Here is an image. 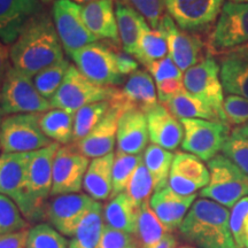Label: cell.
I'll return each mask as SVG.
<instances>
[{
	"label": "cell",
	"mask_w": 248,
	"mask_h": 248,
	"mask_svg": "<svg viewBox=\"0 0 248 248\" xmlns=\"http://www.w3.org/2000/svg\"><path fill=\"white\" fill-rule=\"evenodd\" d=\"M63 47L51 15L40 11L30 18L9 48L12 66L32 77L63 60Z\"/></svg>",
	"instance_id": "6da1fadb"
},
{
	"label": "cell",
	"mask_w": 248,
	"mask_h": 248,
	"mask_svg": "<svg viewBox=\"0 0 248 248\" xmlns=\"http://www.w3.org/2000/svg\"><path fill=\"white\" fill-rule=\"evenodd\" d=\"M179 231L198 248H237L230 229V210L206 198L194 201Z\"/></svg>",
	"instance_id": "7a4b0ae2"
},
{
	"label": "cell",
	"mask_w": 248,
	"mask_h": 248,
	"mask_svg": "<svg viewBox=\"0 0 248 248\" xmlns=\"http://www.w3.org/2000/svg\"><path fill=\"white\" fill-rule=\"evenodd\" d=\"M59 147L58 142H53L31 153L27 171V206L23 214L28 222L45 219V208L52 192L53 162Z\"/></svg>",
	"instance_id": "3957f363"
},
{
	"label": "cell",
	"mask_w": 248,
	"mask_h": 248,
	"mask_svg": "<svg viewBox=\"0 0 248 248\" xmlns=\"http://www.w3.org/2000/svg\"><path fill=\"white\" fill-rule=\"evenodd\" d=\"M210 181L200 191V197L210 199L226 208H232L238 201L248 197V176L224 156L216 155L208 161Z\"/></svg>",
	"instance_id": "277c9868"
},
{
	"label": "cell",
	"mask_w": 248,
	"mask_h": 248,
	"mask_svg": "<svg viewBox=\"0 0 248 248\" xmlns=\"http://www.w3.org/2000/svg\"><path fill=\"white\" fill-rule=\"evenodd\" d=\"M52 107L36 89L32 77L9 66L0 86V108L5 115L43 114Z\"/></svg>",
	"instance_id": "5b68a950"
},
{
	"label": "cell",
	"mask_w": 248,
	"mask_h": 248,
	"mask_svg": "<svg viewBox=\"0 0 248 248\" xmlns=\"http://www.w3.org/2000/svg\"><path fill=\"white\" fill-rule=\"evenodd\" d=\"M115 86H102L93 83L70 64L60 88L51 99L52 107L73 114L82 107L99 101H109L115 94Z\"/></svg>",
	"instance_id": "8992f818"
},
{
	"label": "cell",
	"mask_w": 248,
	"mask_h": 248,
	"mask_svg": "<svg viewBox=\"0 0 248 248\" xmlns=\"http://www.w3.org/2000/svg\"><path fill=\"white\" fill-rule=\"evenodd\" d=\"M42 114H14L4 117L0 124L2 153H32L54 141L40 128Z\"/></svg>",
	"instance_id": "52a82bcc"
},
{
	"label": "cell",
	"mask_w": 248,
	"mask_h": 248,
	"mask_svg": "<svg viewBox=\"0 0 248 248\" xmlns=\"http://www.w3.org/2000/svg\"><path fill=\"white\" fill-rule=\"evenodd\" d=\"M184 128L182 148L202 161H210L222 151L230 133L229 123L200 119L181 120Z\"/></svg>",
	"instance_id": "ba28073f"
},
{
	"label": "cell",
	"mask_w": 248,
	"mask_h": 248,
	"mask_svg": "<svg viewBox=\"0 0 248 248\" xmlns=\"http://www.w3.org/2000/svg\"><path fill=\"white\" fill-rule=\"evenodd\" d=\"M80 73L91 82L102 86H115L123 76L117 68L116 49L110 44L92 43L70 55Z\"/></svg>",
	"instance_id": "9c48e42d"
},
{
	"label": "cell",
	"mask_w": 248,
	"mask_h": 248,
	"mask_svg": "<svg viewBox=\"0 0 248 248\" xmlns=\"http://www.w3.org/2000/svg\"><path fill=\"white\" fill-rule=\"evenodd\" d=\"M219 70L221 67L217 61L208 55L185 71L183 83L186 91L212 107L223 122L228 123L223 108L224 90L219 78Z\"/></svg>",
	"instance_id": "30bf717a"
},
{
	"label": "cell",
	"mask_w": 248,
	"mask_h": 248,
	"mask_svg": "<svg viewBox=\"0 0 248 248\" xmlns=\"http://www.w3.org/2000/svg\"><path fill=\"white\" fill-rule=\"evenodd\" d=\"M52 17L59 38L67 54L97 42L90 32L82 17V6L73 0H55Z\"/></svg>",
	"instance_id": "8fae6325"
},
{
	"label": "cell",
	"mask_w": 248,
	"mask_h": 248,
	"mask_svg": "<svg viewBox=\"0 0 248 248\" xmlns=\"http://www.w3.org/2000/svg\"><path fill=\"white\" fill-rule=\"evenodd\" d=\"M89 164V157L79 153L73 144L59 147L53 162L51 197L78 193Z\"/></svg>",
	"instance_id": "7c38bea8"
},
{
	"label": "cell",
	"mask_w": 248,
	"mask_h": 248,
	"mask_svg": "<svg viewBox=\"0 0 248 248\" xmlns=\"http://www.w3.org/2000/svg\"><path fill=\"white\" fill-rule=\"evenodd\" d=\"M94 201L86 193L57 195L46 204L45 219L64 237H75L79 223Z\"/></svg>",
	"instance_id": "4fadbf2b"
},
{
	"label": "cell",
	"mask_w": 248,
	"mask_h": 248,
	"mask_svg": "<svg viewBox=\"0 0 248 248\" xmlns=\"http://www.w3.org/2000/svg\"><path fill=\"white\" fill-rule=\"evenodd\" d=\"M248 43V4L228 1L223 5L213 33L212 44L218 54Z\"/></svg>",
	"instance_id": "5bb4252c"
},
{
	"label": "cell",
	"mask_w": 248,
	"mask_h": 248,
	"mask_svg": "<svg viewBox=\"0 0 248 248\" xmlns=\"http://www.w3.org/2000/svg\"><path fill=\"white\" fill-rule=\"evenodd\" d=\"M109 104L110 107L117 108L122 113L132 109L148 113L159 104L153 77L146 70L135 71L129 76L123 89L116 90Z\"/></svg>",
	"instance_id": "9a60e30c"
},
{
	"label": "cell",
	"mask_w": 248,
	"mask_h": 248,
	"mask_svg": "<svg viewBox=\"0 0 248 248\" xmlns=\"http://www.w3.org/2000/svg\"><path fill=\"white\" fill-rule=\"evenodd\" d=\"M223 2L224 0H166V11L182 30L199 31L216 20Z\"/></svg>",
	"instance_id": "2e32d148"
},
{
	"label": "cell",
	"mask_w": 248,
	"mask_h": 248,
	"mask_svg": "<svg viewBox=\"0 0 248 248\" xmlns=\"http://www.w3.org/2000/svg\"><path fill=\"white\" fill-rule=\"evenodd\" d=\"M209 181V169L202 160L184 152L175 154L168 179V186L172 191L181 195L197 194L208 185Z\"/></svg>",
	"instance_id": "e0dca14e"
},
{
	"label": "cell",
	"mask_w": 248,
	"mask_h": 248,
	"mask_svg": "<svg viewBox=\"0 0 248 248\" xmlns=\"http://www.w3.org/2000/svg\"><path fill=\"white\" fill-rule=\"evenodd\" d=\"M168 43V55L182 71H185L200 62L203 43L197 35L182 30L175 21L166 14L159 28Z\"/></svg>",
	"instance_id": "ac0fdd59"
},
{
	"label": "cell",
	"mask_w": 248,
	"mask_h": 248,
	"mask_svg": "<svg viewBox=\"0 0 248 248\" xmlns=\"http://www.w3.org/2000/svg\"><path fill=\"white\" fill-rule=\"evenodd\" d=\"M31 153H2L0 155V194L11 198L22 215L27 206V171Z\"/></svg>",
	"instance_id": "d6986e66"
},
{
	"label": "cell",
	"mask_w": 248,
	"mask_h": 248,
	"mask_svg": "<svg viewBox=\"0 0 248 248\" xmlns=\"http://www.w3.org/2000/svg\"><path fill=\"white\" fill-rule=\"evenodd\" d=\"M122 111L110 107L104 120L80 140L73 142L74 147L89 159H97L113 153L117 137V126Z\"/></svg>",
	"instance_id": "ffe728a7"
},
{
	"label": "cell",
	"mask_w": 248,
	"mask_h": 248,
	"mask_svg": "<svg viewBox=\"0 0 248 248\" xmlns=\"http://www.w3.org/2000/svg\"><path fill=\"white\" fill-rule=\"evenodd\" d=\"M146 117L152 144L170 152L182 145L184 128L181 121L173 115L168 107L159 102L153 109L146 113Z\"/></svg>",
	"instance_id": "44dd1931"
},
{
	"label": "cell",
	"mask_w": 248,
	"mask_h": 248,
	"mask_svg": "<svg viewBox=\"0 0 248 248\" xmlns=\"http://www.w3.org/2000/svg\"><path fill=\"white\" fill-rule=\"evenodd\" d=\"M42 11L39 0H0V40L13 44L33 15Z\"/></svg>",
	"instance_id": "7402d4cb"
},
{
	"label": "cell",
	"mask_w": 248,
	"mask_h": 248,
	"mask_svg": "<svg viewBox=\"0 0 248 248\" xmlns=\"http://www.w3.org/2000/svg\"><path fill=\"white\" fill-rule=\"evenodd\" d=\"M197 197V194L181 195L167 185L154 192L150 199V206L161 223L171 232L181 226Z\"/></svg>",
	"instance_id": "603a6c76"
},
{
	"label": "cell",
	"mask_w": 248,
	"mask_h": 248,
	"mask_svg": "<svg viewBox=\"0 0 248 248\" xmlns=\"http://www.w3.org/2000/svg\"><path fill=\"white\" fill-rule=\"evenodd\" d=\"M150 140L146 114L132 109L123 113L117 126V151L125 154L139 155L146 150Z\"/></svg>",
	"instance_id": "cb8c5ba5"
},
{
	"label": "cell",
	"mask_w": 248,
	"mask_h": 248,
	"mask_svg": "<svg viewBox=\"0 0 248 248\" xmlns=\"http://www.w3.org/2000/svg\"><path fill=\"white\" fill-rule=\"evenodd\" d=\"M82 17L90 32L98 40L120 42L114 0H94L82 6Z\"/></svg>",
	"instance_id": "d4e9b609"
},
{
	"label": "cell",
	"mask_w": 248,
	"mask_h": 248,
	"mask_svg": "<svg viewBox=\"0 0 248 248\" xmlns=\"http://www.w3.org/2000/svg\"><path fill=\"white\" fill-rule=\"evenodd\" d=\"M115 154L93 159L86 170L83 188L93 200L104 201L110 198L113 191V164Z\"/></svg>",
	"instance_id": "484cf974"
},
{
	"label": "cell",
	"mask_w": 248,
	"mask_h": 248,
	"mask_svg": "<svg viewBox=\"0 0 248 248\" xmlns=\"http://www.w3.org/2000/svg\"><path fill=\"white\" fill-rule=\"evenodd\" d=\"M139 208L140 207L136 206L125 193L116 195L104 207L105 224L135 235Z\"/></svg>",
	"instance_id": "4316f807"
},
{
	"label": "cell",
	"mask_w": 248,
	"mask_h": 248,
	"mask_svg": "<svg viewBox=\"0 0 248 248\" xmlns=\"http://www.w3.org/2000/svg\"><path fill=\"white\" fill-rule=\"evenodd\" d=\"M115 15L119 29L120 43L125 53L133 55L137 48L141 26L146 22L145 17L124 0H117Z\"/></svg>",
	"instance_id": "83f0119b"
},
{
	"label": "cell",
	"mask_w": 248,
	"mask_h": 248,
	"mask_svg": "<svg viewBox=\"0 0 248 248\" xmlns=\"http://www.w3.org/2000/svg\"><path fill=\"white\" fill-rule=\"evenodd\" d=\"M168 53V43L162 31L160 29H152L147 21L144 22L133 57L147 67L153 62L167 57Z\"/></svg>",
	"instance_id": "f1b7e54d"
},
{
	"label": "cell",
	"mask_w": 248,
	"mask_h": 248,
	"mask_svg": "<svg viewBox=\"0 0 248 248\" xmlns=\"http://www.w3.org/2000/svg\"><path fill=\"white\" fill-rule=\"evenodd\" d=\"M164 106L168 107V109L177 117L178 120L184 119H200L208 121H223L218 114L206 105L200 99L195 98L186 90L178 93L176 97L167 102Z\"/></svg>",
	"instance_id": "f546056e"
},
{
	"label": "cell",
	"mask_w": 248,
	"mask_h": 248,
	"mask_svg": "<svg viewBox=\"0 0 248 248\" xmlns=\"http://www.w3.org/2000/svg\"><path fill=\"white\" fill-rule=\"evenodd\" d=\"M40 128L51 140L67 145L73 142L74 115L58 108L47 110L40 116Z\"/></svg>",
	"instance_id": "4dcf8cb0"
},
{
	"label": "cell",
	"mask_w": 248,
	"mask_h": 248,
	"mask_svg": "<svg viewBox=\"0 0 248 248\" xmlns=\"http://www.w3.org/2000/svg\"><path fill=\"white\" fill-rule=\"evenodd\" d=\"M168 232L153 209L151 208L150 201L142 203L139 208V215L136 229L135 239L138 248H148L160 241Z\"/></svg>",
	"instance_id": "1f68e13d"
},
{
	"label": "cell",
	"mask_w": 248,
	"mask_h": 248,
	"mask_svg": "<svg viewBox=\"0 0 248 248\" xmlns=\"http://www.w3.org/2000/svg\"><path fill=\"white\" fill-rule=\"evenodd\" d=\"M221 82L228 94L248 99V62L231 58H222Z\"/></svg>",
	"instance_id": "d6a6232c"
},
{
	"label": "cell",
	"mask_w": 248,
	"mask_h": 248,
	"mask_svg": "<svg viewBox=\"0 0 248 248\" xmlns=\"http://www.w3.org/2000/svg\"><path fill=\"white\" fill-rule=\"evenodd\" d=\"M173 157L175 155L171 152L164 150L155 144L148 145L145 150L142 161L153 177L155 191H159L168 185Z\"/></svg>",
	"instance_id": "836d02e7"
},
{
	"label": "cell",
	"mask_w": 248,
	"mask_h": 248,
	"mask_svg": "<svg viewBox=\"0 0 248 248\" xmlns=\"http://www.w3.org/2000/svg\"><path fill=\"white\" fill-rule=\"evenodd\" d=\"M104 206L94 201L77 228L75 238L84 248H97L104 230Z\"/></svg>",
	"instance_id": "e575fe53"
},
{
	"label": "cell",
	"mask_w": 248,
	"mask_h": 248,
	"mask_svg": "<svg viewBox=\"0 0 248 248\" xmlns=\"http://www.w3.org/2000/svg\"><path fill=\"white\" fill-rule=\"evenodd\" d=\"M109 109V101H99L82 107L77 110L74 115L73 142L85 138L104 120Z\"/></svg>",
	"instance_id": "d590c367"
},
{
	"label": "cell",
	"mask_w": 248,
	"mask_h": 248,
	"mask_svg": "<svg viewBox=\"0 0 248 248\" xmlns=\"http://www.w3.org/2000/svg\"><path fill=\"white\" fill-rule=\"evenodd\" d=\"M142 162V155L125 154L122 152H116L115 159L113 164V191L111 198L124 193L133 172L138 168V166Z\"/></svg>",
	"instance_id": "8d00e7d4"
},
{
	"label": "cell",
	"mask_w": 248,
	"mask_h": 248,
	"mask_svg": "<svg viewBox=\"0 0 248 248\" xmlns=\"http://www.w3.org/2000/svg\"><path fill=\"white\" fill-rule=\"evenodd\" d=\"M69 67V62L66 59H63L57 63L45 68L33 76V83H35L36 89L38 90V92L43 97L47 100L53 98L58 89L60 88Z\"/></svg>",
	"instance_id": "74e56055"
},
{
	"label": "cell",
	"mask_w": 248,
	"mask_h": 248,
	"mask_svg": "<svg viewBox=\"0 0 248 248\" xmlns=\"http://www.w3.org/2000/svg\"><path fill=\"white\" fill-rule=\"evenodd\" d=\"M153 192H155L153 177L142 161L133 172L124 193L128 195L136 206L140 207L142 203L150 201Z\"/></svg>",
	"instance_id": "f35d334b"
},
{
	"label": "cell",
	"mask_w": 248,
	"mask_h": 248,
	"mask_svg": "<svg viewBox=\"0 0 248 248\" xmlns=\"http://www.w3.org/2000/svg\"><path fill=\"white\" fill-rule=\"evenodd\" d=\"M27 248H69V243L52 225L39 223L29 230Z\"/></svg>",
	"instance_id": "ab89813d"
},
{
	"label": "cell",
	"mask_w": 248,
	"mask_h": 248,
	"mask_svg": "<svg viewBox=\"0 0 248 248\" xmlns=\"http://www.w3.org/2000/svg\"><path fill=\"white\" fill-rule=\"evenodd\" d=\"M29 226L17 204L11 198L0 194V234L27 230Z\"/></svg>",
	"instance_id": "60d3db41"
},
{
	"label": "cell",
	"mask_w": 248,
	"mask_h": 248,
	"mask_svg": "<svg viewBox=\"0 0 248 248\" xmlns=\"http://www.w3.org/2000/svg\"><path fill=\"white\" fill-rule=\"evenodd\" d=\"M230 229L237 248H248V197L231 208Z\"/></svg>",
	"instance_id": "b9f144b4"
},
{
	"label": "cell",
	"mask_w": 248,
	"mask_h": 248,
	"mask_svg": "<svg viewBox=\"0 0 248 248\" xmlns=\"http://www.w3.org/2000/svg\"><path fill=\"white\" fill-rule=\"evenodd\" d=\"M223 155L248 176V138L233 131L222 148Z\"/></svg>",
	"instance_id": "7bdbcfd3"
},
{
	"label": "cell",
	"mask_w": 248,
	"mask_h": 248,
	"mask_svg": "<svg viewBox=\"0 0 248 248\" xmlns=\"http://www.w3.org/2000/svg\"><path fill=\"white\" fill-rule=\"evenodd\" d=\"M130 6L139 12L152 29H157L164 16L166 0H125Z\"/></svg>",
	"instance_id": "ee69618b"
},
{
	"label": "cell",
	"mask_w": 248,
	"mask_h": 248,
	"mask_svg": "<svg viewBox=\"0 0 248 248\" xmlns=\"http://www.w3.org/2000/svg\"><path fill=\"white\" fill-rule=\"evenodd\" d=\"M223 108L229 124L244 125L248 122V99L240 95L228 94L224 97Z\"/></svg>",
	"instance_id": "f6af8a7d"
},
{
	"label": "cell",
	"mask_w": 248,
	"mask_h": 248,
	"mask_svg": "<svg viewBox=\"0 0 248 248\" xmlns=\"http://www.w3.org/2000/svg\"><path fill=\"white\" fill-rule=\"evenodd\" d=\"M97 248H138L135 235L105 224Z\"/></svg>",
	"instance_id": "bcb514c9"
},
{
	"label": "cell",
	"mask_w": 248,
	"mask_h": 248,
	"mask_svg": "<svg viewBox=\"0 0 248 248\" xmlns=\"http://www.w3.org/2000/svg\"><path fill=\"white\" fill-rule=\"evenodd\" d=\"M146 69L154 78L155 83L168 79H183V71L176 66L169 55L151 63L146 67Z\"/></svg>",
	"instance_id": "7dc6e473"
},
{
	"label": "cell",
	"mask_w": 248,
	"mask_h": 248,
	"mask_svg": "<svg viewBox=\"0 0 248 248\" xmlns=\"http://www.w3.org/2000/svg\"><path fill=\"white\" fill-rule=\"evenodd\" d=\"M184 83L183 79H168L163 82L156 83V92L157 99L160 104L166 105L169 100H171L173 97L184 91Z\"/></svg>",
	"instance_id": "c3c4849f"
},
{
	"label": "cell",
	"mask_w": 248,
	"mask_h": 248,
	"mask_svg": "<svg viewBox=\"0 0 248 248\" xmlns=\"http://www.w3.org/2000/svg\"><path fill=\"white\" fill-rule=\"evenodd\" d=\"M29 230L0 234V248H27Z\"/></svg>",
	"instance_id": "681fc988"
},
{
	"label": "cell",
	"mask_w": 248,
	"mask_h": 248,
	"mask_svg": "<svg viewBox=\"0 0 248 248\" xmlns=\"http://www.w3.org/2000/svg\"><path fill=\"white\" fill-rule=\"evenodd\" d=\"M117 68L122 76H130L138 70V60L133 55L125 53L124 51H116Z\"/></svg>",
	"instance_id": "f907efd6"
},
{
	"label": "cell",
	"mask_w": 248,
	"mask_h": 248,
	"mask_svg": "<svg viewBox=\"0 0 248 248\" xmlns=\"http://www.w3.org/2000/svg\"><path fill=\"white\" fill-rule=\"evenodd\" d=\"M223 58H231V59H237V60H241L245 62H248V43L247 44L237 46L228 51L223 52L221 54Z\"/></svg>",
	"instance_id": "816d5d0a"
},
{
	"label": "cell",
	"mask_w": 248,
	"mask_h": 248,
	"mask_svg": "<svg viewBox=\"0 0 248 248\" xmlns=\"http://www.w3.org/2000/svg\"><path fill=\"white\" fill-rule=\"evenodd\" d=\"M9 66V48L0 40V85Z\"/></svg>",
	"instance_id": "f5cc1de1"
},
{
	"label": "cell",
	"mask_w": 248,
	"mask_h": 248,
	"mask_svg": "<svg viewBox=\"0 0 248 248\" xmlns=\"http://www.w3.org/2000/svg\"><path fill=\"white\" fill-rule=\"evenodd\" d=\"M177 245L178 241L176 239L175 235H173L171 232H168L162 239L148 248H177Z\"/></svg>",
	"instance_id": "db71d44e"
},
{
	"label": "cell",
	"mask_w": 248,
	"mask_h": 248,
	"mask_svg": "<svg viewBox=\"0 0 248 248\" xmlns=\"http://www.w3.org/2000/svg\"><path fill=\"white\" fill-rule=\"evenodd\" d=\"M233 131L239 133V135H241V136H244V137L248 138V122L246 124H244V125L238 126V128L234 129Z\"/></svg>",
	"instance_id": "11a10c76"
},
{
	"label": "cell",
	"mask_w": 248,
	"mask_h": 248,
	"mask_svg": "<svg viewBox=\"0 0 248 248\" xmlns=\"http://www.w3.org/2000/svg\"><path fill=\"white\" fill-rule=\"evenodd\" d=\"M69 248H84V247H83L76 239H73L70 240L69 243Z\"/></svg>",
	"instance_id": "9f6ffc18"
},
{
	"label": "cell",
	"mask_w": 248,
	"mask_h": 248,
	"mask_svg": "<svg viewBox=\"0 0 248 248\" xmlns=\"http://www.w3.org/2000/svg\"><path fill=\"white\" fill-rule=\"evenodd\" d=\"M73 1H75L79 5H85V4H89V2L94 1V0H73Z\"/></svg>",
	"instance_id": "6f0895ef"
},
{
	"label": "cell",
	"mask_w": 248,
	"mask_h": 248,
	"mask_svg": "<svg viewBox=\"0 0 248 248\" xmlns=\"http://www.w3.org/2000/svg\"><path fill=\"white\" fill-rule=\"evenodd\" d=\"M230 1L235 4H248V0H230Z\"/></svg>",
	"instance_id": "680465c9"
},
{
	"label": "cell",
	"mask_w": 248,
	"mask_h": 248,
	"mask_svg": "<svg viewBox=\"0 0 248 248\" xmlns=\"http://www.w3.org/2000/svg\"><path fill=\"white\" fill-rule=\"evenodd\" d=\"M4 116H5V113H4V110H2L1 108H0V124H1L2 120H4Z\"/></svg>",
	"instance_id": "91938a15"
},
{
	"label": "cell",
	"mask_w": 248,
	"mask_h": 248,
	"mask_svg": "<svg viewBox=\"0 0 248 248\" xmlns=\"http://www.w3.org/2000/svg\"><path fill=\"white\" fill-rule=\"evenodd\" d=\"M177 248H195V247H192L190 245H183V246H179Z\"/></svg>",
	"instance_id": "94428289"
},
{
	"label": "cell",
	"mask_w": 248,
	"mask_h": 248,
	"mask_svg": "<svg viewBox=\"0 0 248 248\" xmlns=\"http://www.w3.org/2000/svg\"><path fill=\"white\" fill-rule=\"evenodd\" d=\"M42 1H51V0H42Z\"/></svg>",
	"instance_id": "6125c7cd"
},
{
	"label": "cell",
	"mask_w": 248,
	"mask_h": 248,
	"mask_svg": "<svg viewBox=\"0 0 248 248\" xmlns=\"http://www.w3.org/2000/svg\"><path fill=\"white\" fill-rule=\"evenodd\" d=\"M0 151H1V145H0Z\"/></svg>",
	"instance_id": "be15d7a7"
},
{
	"label": "cell",
	"mask_w": 248,
	"mask_h": 248,
	"mask_svg": "<svg viewBox=\"0 0 248 248\" xmlns=\"http://www.w3.org/2000/svg\"><path fill=\"white\" fill-rule=\"evenodd\" d=\"M0 86H1V85H0Z\"/></svg>",
	"instance_id": "e7e4bbea"
}]
</instances>
